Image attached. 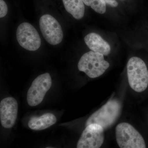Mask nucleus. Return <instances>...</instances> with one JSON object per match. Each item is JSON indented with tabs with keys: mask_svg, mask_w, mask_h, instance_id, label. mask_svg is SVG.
<instances>
[{
	"mask_svg": "<svg viewBox=\"0 0 148 148\" xmlns=\"http://www.w3.org/2000/svg\"><path fill=\"white\" fill-rule=\"evenodd\" d=\"M102 53L90 51L84 54L78 64V69L91 78L101 76L108 69L109 62Z\"/></svg>",
	"mask_w": 148,
	"mask_h": 148,
	"instance_id": "3",
	"label": "nucleus"
},
{
	"mask_svg": "<svg viewBox=\"0 0 148 148\" xmlns=\"http://www.w3.org/2000/svg\"><path fill=\"white\" fill-rule=\"evenodd\" d=\"M104 129L100 125L92 123L86 126L79 138L77 148H99L104 143Z\"/></svg>",
	"mask_w": 148,
	"mask_h": 148,
	"instance_id": "8",
	"label": "nucleus"
},
{
	"mask_svg": "<svg viewBox=\"0 0 148 148\" xmlns=\"http://www.w3.org/2000/svg\"><path fill=\"white\" fill-rule=\"evenodd\" d=\"M64 7L74 18L80 19L84 16V4L82 0H62Z\"/></svg>",
	"mask_w": 148,
	"mask_h": 148,
	"instance_id": "12",
	"label": "nucleus"
},
{
	"mask_svg": "<svg viewBox=\"0 0 148 148\" xmlns=\"http://www.w3.org/2000/svg\"><path fill=\"white\" fill-rule=\"evenodd\" d=\"M85 5L90 6L95 11L99 14L105 13L106 3L104 0H82Z\"/></svg>",
	"mask_w": 148,
	"mask_h": 148,
	"instance_id": "13",
	"label": "nucleus"
},
{
	"mask_svg": "<svg viewBox=\"0 0 148 148\" xmlns=\"http://www.w3.org/2000/svg\"><path fill=\"white\" fill-rule=\"evenodd\" d=\"M121 108L119 101L115 99L110 100L89 117L86 123V126L92 123H97L104 130L109 128L116 121Z\"/></svg>",
	"mask_w": 148,
	"mask_h": 148,
	"instance_id": "2",
	"label": "nucleus"
},
{
	"mask_svg": "<svg viewBox=\"0 0 148 148\" xmlns=\"http://www.w3.org/2000/svg\"><path fill=\"white\" fill-rule=\"evenodd\" d=\"M84 42L92 51L102 53L106 56L110 53V46L98 34L95 33L88 34L85 37Z\"/></svg>",
	"mask_w": 148,
	"mask_h": 148,
	"instance_id": "10",
	"label": "nucleus"
},
{
	"mask_svg": "<svg viewBox=\"0 0 148 148\" xmlns=\"http://www.w3.org/2000/svg\"><path fill=\"white\" fill-rule=\"evenodd\" d=\"M56 121V117L53 114L48 113L40 116L32 117L28 122V126L33 130H43L55 124Z\"/></svg>",
	"mask_w": 148,
	"mask_h": 148,
	"instance_id": "11",
	"label": "nucleus"
},
{
	"mask_svg": "<svg viewBox=\"0 0 148 148\" xmlns=\"http://www.w3.org/2000/svg\"><path fill=\"white\" fill-rule=\"evenodd\" d=\"M8 8L6 3L3 0H0V17L5 16L7 14Z\"/></svg>",
	"mask_w": 148,
	"mask_h": 148,
	"instance_id": "14",
	"label": "nucleus"
},
{
	"mask_svg": "<svg viewBox=\"0 0 148 148\" xmlns=\"http://www.w3.org/2000/svg\"><path fill=\"white\" fill-rule=\"evenodd\" d=\"M106 4L111 6L112 7H116L118 5V3L116 0H104Z\"/></svg>",
	"mask_w": 148,
	"mask_h": 148,
	"instance_id": "15",
	"label": "nucleus"
},
{
	"mask_svg": "<svg viewBox=\"0 0 148 148\" xmlns=\"http://www.w3.org/2000/svg\"><path fill=\"white\" fill-rule=\"evenodd\" d=\"M40 29L43 36L49 43L56 45L63 39V32L59 22L49 14L42 15L39 21Z\"/></svg>",
	"mask_w": 148,
	"mask_h": 148,
	"instance_id": "6",
	"label": "nucleus"
},
{
	"mask_svg": "<svg viewBox=\"0 0 148 148\" xmlns=\"http://www.w3.org/2000/svg\"><path fill=\"white\" fill-rule=\"evenodd\" d=\"M51 77L49 73L42 74L36 78L27 92L28 105L35 107L41 103L51 87Z\"/></svg>",
	"mask_w": 148,
	"mask_h": 148,
	"instance_id": "5",
	"label": "nucleus"
},
{
	"mask_svg": "<svg viewBox=\"0 0 148 148\" xmlns=\"http://www.w3.org/2000/svg\"><path fill=\"white\" fill-rule=\"evenodd\" d=\"M115 132L117 143L120 148H146L143 136L129 123H119L116 127Z\"/></svg>",
	"mask_w": 148,
	"mask_h": 148,
	"instance_id": "4",
	"label": "nucleus"
},
{
	"mask_svg": "<svg viewBox=\"0 0 148 148\" xmlns=\"http://www.w3.org/2000/svg\"><path fill=\"white\" fill-rule=\"evenodd\" d=\"M18 113V103L12 97L3 99L0 103V119L2 125L10 128L15 124Z\"/></svg>",
	"mask_w": 148,
	"mask_h": 148,
	"instance_id": "9",
	"label": "nucleus"
},
{
	"mask_svg": "<svg viewBox=\"0 0 148 148\" xmlns=\"http://www.w3.org/2000/svg\"><path fill=\"white\" fill-rule=\"evenodd\" d=\"M16 37L18 44L27 50L35 51L40 47V35L34 27L29 23L24 22L19 25Z\"/></svg>",
	"mask_w": 148,
	"mask_h": 148,
	"instance_id": "7",
	"label": "nucleus"
},
{
	"mask_svg": "<svg viewBox=\"0 0 148 148\" xmlns=\"http://www.w3.org/2000/svg\"><path fill=\"white\" fill-rule=\"evenodd\" d=\"M127 75L130 87L136 92L145 91L148 86V70L141 58L132 57L127 65Z\"/></svg>",
	"mask_w": 148,
	"mask_h": 148,
	"instance_id": "1",
	"label": "nucleus"
}]
</instances>
